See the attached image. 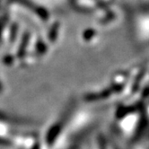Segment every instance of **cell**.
Segmentation results:
<instances>
[]
</instances>
